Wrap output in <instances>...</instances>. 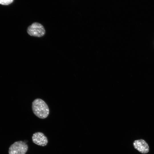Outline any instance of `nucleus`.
Segmentation results:
<instances>
[{
	"instance_id": "f257e3e1",
	"label": "nucleus",
	"mask_w": 154,
	"mask_h": 154,
	"mask_svg": "<svg viewBox=\"0 0 154 154\" xmlns=\"http://www.w3.org/2000/svg\"><path fill=\"white\" fill-rule=\"evenodd\" d=\"M32 108L34 114L40 119H45L49 114V110L48 106L41 99H35L32 102Z\"/></svg>"
},
{
	"instance_id": "f03ea898",
	"label": "nucleus",
	"mask_w": 154,
	"mask_h": 154,
	"mask_svg": "<svg viewBox=\"0 0 154 154\" xmlns=\"http://www.w3.org/2000/svg\"><path fill=\"white\" fill-rule=\"evenodd\" d=\"M28 148L27 144L25 142L19 141L15 142L9 147V154H25Z\"/></svg>"
},
{
	"instance_id": "7ed1b4c3",
	"label": "nucleus",
	"mask_w": 154,
	"mask_h": 154,
	"mask_svg": "<svg viewBox=\"0 0 154 154\" xmlns=\"http://www.w3.org/2000/svg\"><path fill=\"white\" fill-rule=\"evenodd\" d=\"M28 34L31 36L41 37L45 34V31L43 26L41 24L35 22L29 26L27 30Z\"/></svg>"
},
{
	"instance_id": "20e7f679",
	"label": "nucleus",
	"mask_w": 154,
	"mask_h": 154,
	"mask_svg": "<svg viewBox=\"0 0 154 154\" xmlns=\"http://www.w3.org/2000/svg\"><path fill=\"white\" fill-rule=\"evenodd\" d=\"M32 140L34 143L41 146H46L48 142L47 137L40 132H35L33 134Z\"/></svg>"
},
{
	"instance_id": "39448f33",
	"label": "nucleus",
	"mask_w": 154,
	"mask_h": 154,
	"mask_svg": "<svg viewBox=\"0 0 154 154\" xmlns=\"http://www.w3.org/2000/svg\"><path fill=\"white\" fill-rule=\"evenodd\" d=\"M134 148L139 152L143 154L148 153L149 150V145L143 139L135 140L133 143Z\"/></svg>"
},
{
	"instance_id": "423d86ee",
	"label": "nucleus",
	"mask_w": 154,
	"mask_h": 154,
	"mask_svg": "<svg viewBox=\"0 0 154 154\" xmlns=\"http://www.w3.org/2000/svg\"><path fill=\"white\" fill-rule=\"evenodd\" d=\"M14 0H0V4L3 5H7L11 3Z\"/></svg>"
}]
</instances>
